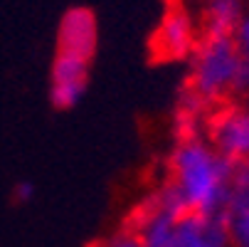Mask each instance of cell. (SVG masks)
<instances>
[{
	"mask_svg": "<svg viewBox=\"0 0 249 247\" xmlns=\"http://www.w3.org/2000/svg\"><path fill=\"white\" fill-rule=\"evenodd\" d=\"M237 166L220 156L202 136H185L170 156V181L183 193L190 213L222 218Z\"/></svg>",
	"mask_w": 249,
	"mask_h": 247,
	"instance_id": "cell-1",
	"label": "cell"
},
{
	"mask_svg": "<svg viewBox=\"0 0 249 247\" xmlns=\"http://www.w3.org/2000/svg\"><path fill=\"white\" fill-rule=\"evenodd\" d=\"M96 40L99 30L91 10L69 8L62 15L50 69V101L57 109H72L84 99Z\"/></svg>",
	"mask_w": 249,
	"mask_h": 247,
	"instance_id": "cell-2",
	"label": "cell"
},
{
	"mask_svg": "<svg viewBox=\"0 0 249 247\" xmlns=\"http://www.w3.org/2000/svg\"><path fill=\"white\" fill-rule=\"evenodd\" d=\"M244 55L239 52L234 38H202L190 57V84L205 104L222 101L234 94V82L239 75Z\"/></svg>",
	"mask_w": 249,
	"mask_h": 247,
	"instance_id": "cell-3",
	"label": "cell"
},
{
	"mask_svg": "<svg viewBox=\"0 0 249 247\" xmlns=\"http://www.w3.org/2000/svg\"><path fill=\"white\" fill-rule=\"evenodd\" d=\"M195 47H197V32L190 13L183 5L170 3L153 32V40H151L153 55L165 62L188 59L193 57Z\"/></svg>",
	"mask_w": 249,
	"mask_h": 247,
	"instance_id": "cell-4",
	"label": "cell"
},
{
	"mask_svg": "<svg viewBox=\"0 0 249 247\" xmlns=\"http://www.w3.org/2000/svg\"><path fill=\"white\" fill-rule=\"evenodd\" d=\"M207 141L220 156L242 166L249 161V109L227 107L212 116L207 129Z\"/></svg>",
	"mask_w": 249,
	"mask_h": 247,
	"instance_id": "cell-5",
	"label": "cell"
},
{
	"mask_svg": "<svg viewBox=\"0 0 249 247\" xmlns=\"http://www.w3.org/2000/svg\"><path fill=\"white\" fill-rule=\"evenodd\" d=\"M175 247H232L225 218L183 215L175 225Z\"/></svg>",
	"mask_w": 249,
	"mask_h": 247,
	"instance_id": "cell-6",
	"label": "cell"
},
{
	"mask_svg": "<svg viewBox=\"0 0 249 247\" xmlns=\"http://www.w3.org/2000/svg\"><path fill=\"white\" fill-rule=\"evenodd\" d=\"M244 0H205L202 32L205 38H234V30L244 18Z\"/></svg>",
	"mask_w": 249,
	"mask_h": 247,
	"instance_id": "cell-7",
	"label": "cell"
},
{
	"mask_svg": "<svg viewBox=\"0 0 249 247\" xmlns=\"http://www.w3.org/2000/svg\"><path fill=\"white\" fill-rule=\"evenodd\" d=\"M180 218H175L165 210L156 208L151 200L146 203L141 220L133 225L138 230L143 247H175V225Z\"/></svg>",
	"mask_w": 249,
	"mask_h": 247,
	"instance_id": "cell-8",
	"label": "cell"
},
{
	"mask_svg": "<svg viewBox=\"0 0 249 247\" xmlns=\"http://www.w3.org/2000/svg\"><path fill=\"white\" fill-rule=\"evenodd\" d=\"M230 200H232V203H242V205L249 208V161L242 163V166H237Z\"/></svg>",
	"mask_w": 249,
	"mask_h": 247,
	"instance_id": "cell-9",
	"label": "cell"
},
{
	"mask_svg": "<svg viewBox=\"0 0 249 247\" xmlns=\"http://www.w3.org/2000/svg\"><path fill=\"white\" fill-rule=\"evenodd\" d=\"M106 247H143L141 245V237H138V230L133 225L128 228H121L119 232H114L106 242Z\"/></svg>",
	"mask_w": 249,
	"mask_h": 247,
	"instance_id": "cell-10",
	"label": "cell"
},
{
	"mask_svg": "<svg viewBox=\"0 0 249 247\" xmlns=\"http://www.w3.org/2000/svg\"><path fill=\"white\" fill-rule=\"evenodd\" d=\"M234 42H237L239 52L244 57H249V10L244 13V18L239 20V25L234 30Z\"/></svg>",
	"mask_w": 249,
	"mask_h": 247,
	"instance_id": "cell-11",
	"label": "cell"
},
{
	"mask_svg": "<svg viewBox=\"0 0 249 247\" xmlns=\"http://www.w3.org/2000/svg\"><path fill=\"white\" fill-rule=\"evenodd\" d=\"M234 94H249V57L242 59L239 75H237V82H234Z\"/></svg>",
	"mask_w": 249,
	"mask_h": 247,
	"instance_id": "cell-12",
	"label": "cell"
},
{
	"mask_svg": "<svg viewBox=\"0 0 249 247\" xmlns=\"http://www.w3.org/2000/svg\"><path fill=\"white\" fill-rule=\"evenodd\" d=\"M32 195H35V186H32L30 181H18V183H15V188H13V198H15L18 203H30Z\"/></svg>",
	"mask_w": 249,
	"mask_h": 247,
	"instance_id": "cell-13",
	"label": "cell"
},
{
	"mask_svg": "<svg viewBox=\"0 0 249 247\" xmlns=\"http://www.w3.org/2000/svg\"><path fill=\"white\" fill-rule=\"evenodd\" d=\"M244 3H249V0H244Z\"/></svg>",
	"mask_w": 249,
	"mask_h": 247,
	"instance_id": "cell-14",
	"label": "cell"
}]
</instances>
